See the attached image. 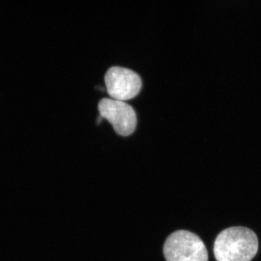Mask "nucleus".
Instances as JSON below:
<instances>
[{
  "label": "nucleus",
  "instance_id": "20e7f679",
  "mask_svg": "<svg viewBox=\"0 0 261 261\" xmlns=\"http://www.w3.org/2000/svg\"><path fill=\"white\" fill-rule=\"evenodd\" d=\"M105 82L110 97L123 102L135 97L142 85L140 75L135 71L116 66L108 70Z\"/></svg>",
  "mask_w": 261,
  "mask_h": 261
},
{
  "label": "nucleus",
  "instance_id": "39448f33",
  "mask_svg": "<svg viewBox=\"0 0 261 261\" xmlns=\"http://www.w3.org/2000/svg\"><path fill=\"white\" fill-rule=\"evenodd\" d=\"M102 119H103V118L100 116L98 117V118H97V123H98V124H99V123H101V121H102Z\"/></svg>",
  "mask_w": 261,
  "mask_h": 261
},
{
  "label": "nucleus",
  "instance_id": "7ed1b4c3",
  "mask_svg": "<svg viewBox=\"0 0 261 261\" xmlns=\"http://www.w3.org/2000/svg\"><path fill=\"white\" fill-rule=\"evenodd\" d=\"M99 116L106 118L118 135L127 137L134 133L137 127L135 111L123 101L104 98L98 104Z\"/></svg>",
  "mask_w": 261,
  "mask_h": 261
},
{
  "label": "nucleus",
  "instance_id": "f257e3e1",
  "mask_svg": "<svg viewBox=\"0 0 261 261\" xmlns=\"http://www.w3.org/2000/svg\"><path fill=\"white\" fill-rule=\"evenodd\" d=\"M258 250L255 233L243 226H233L219 233L214 243L217 261H250Z\"/></svg>",
  "mask_w": 261,
  "mask_h": 261
},
{
  "label": "nucleus",
  "instance_id": "f03ea898",
  "mask_svg": "<svg viewBox=\"0 0 261 261\" xmlns=\"http://www.w3.org/2000/svg\"><path fill=\"white\" fill-rule=\"evenodd\" d=\"M167 261H208L205 244L195 233L179 230L171 233L163 247Z\"/></svg>",
  "mask_w": 261,
  "mask_h": 261
}]
</instances>
